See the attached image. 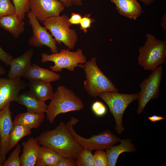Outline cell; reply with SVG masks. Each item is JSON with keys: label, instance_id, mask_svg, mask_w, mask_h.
<instances>
[{"label": "cell", "instance_id": "e575fe53", "mask_svg": "<svg viewBox=\"0 0 166 166\" xmlns=\"http://www.w3.org/2000/svg\"><path fill=\"white\" fill-rule=\"evenodd\" d=\"M82 18L81 14L73 12L72 13L71 17L69 18V21L72 25H78L80 24Z\"/></svg>", "mask_w": 166, "mask_h": 166}, {"label": "cell", "instance_id": "ac0fdd59", "mask_svg": "<svg viewBox=\"0 0 166 166\" xmlns=\"http://www.w3.org/2000/svg\"><path fill=\"white\" fill-rule=\"evenodd\" d=\"M120 142L121 144L119 145L112 146L106 150L107 166H115L117 159L121 153L126 152H134L136 151V148L131 140L123 139Z\"/></svg>", "mask_w": 166, "mask_h": 166}, {"label": "cell", "instance_id": "52a82bcc", "mask_svg": "<svg viewBox=\"0 0 166 166\" xmlns=\"http://www.w3.org/2000/svg\"><path fill=\"white\" fill-rule=\"evenodd\" d=\"M98 96L109 107L115 120L114 129L119 134L124 130L122 125L124 113L128 105L137 99V93L123 94L118 92H105L99 94Z\"/></svg>", "mask_w": 166, "mask_h": 166}, {"label": "cell", "instance_id": "277c9868", "mask_svg": "<svg viewBox=\"0 0 166 166\" xmlns=\"http://www.w3.org/2000/svg\"><path fill=\"white\" fill-rule=\"evenodd\" d=\"M83 65L86 77L84 87L89 96L96 97L102 92H118L110 80L98 66L96 57L92 58Z\"/></svg>", "mask_w": 166, "mask_h": 166}, {"label": "cell", "instance_id": "484cf974", "mask_svg": "<svg viewBox=\"0 0 166 166\" xmlns=\"http://www.w3.org/2000/svg\"><path fill=\"white\" fill-rule=\"evenodd\" d=\"M15 6L16 14L22 20L25 18V14L29 11L30 0H12Z\"/></svg>", "mask_w": 166, "mask_h": 166}, {"label": "cell", "instance_id": "4fadbf2b", "mask_svg": "<svg viewBox=\"0 0 166 166\" xmlns=\"http://www.w3.org/2000/svg\"><path fill=\"white\" fill-rule=\"evenodd\" d=\"M10 103L8 104L0 110V136L2 142L1 155L4 162L6 160L7 154L10 151L9 136L13 126L12 112L10 109Z\"/></svg>", "mask_w": 166, "mask_h": 166}, {"label": "cell", "instance_id": "3957f363", "mask_svg": "<svg viewBox=\"0 0 166 166\" xmlns=\"http://www.w3.org/2000/svg\"><path fill=\"white\" fill-rule=\"evenodd\" d=\"M144 45L139 48L138 64L146 70H153L165 62L166 41L157 39L151 34H146Z\"/></svg>", "mask_w": 166, "mask_h": 166}, {"label": "cell", "instance_id": "74e56055", "mask_svg": "<svg viewBox=\"0 0 166 166\" xmlns=\"http://www.w3.org/2000/svg\"><path fill=\"white\" fill-rule=\"evenodd\" d=\"M2 148V142L1 138L0 136V166H3L4 161L3 160L1 155V151Z\"/></svg>", "mask_w": 166, "mask_h": 166}, {"label": "cell", "instance_id": "9c48e42d", "mask_svg": "<svg viewBox=\"0 0 166 166\" xmlns=\"http://www.w3.org/2000/svg\"><path fill=\"white\" fill-rule=\"evenodd\" d=\"M163 68L159 66L152 71L149 77L140 83V90L137 93L138 114L142 113L148 102L157 98L160 94V85L163 76Z\"/></svg>", "mask_w": 166, "mask_h": 166}, {"label": "cell", "instance_id": "ba28073f", "mask_svg": "<svg viewBox=\"0 0 166 166\" xmlns=\"http://www.w3.org/2000/svg\"><path fill=\"white\" fill-rule=\"evenodd\" d=\"M66 14L49 18L43 22L44 27L49 30L59 44L63 43L69 49H73L77 41L78 37L74 29L70 28L72 24Z\"/></svg>", "mask_w": 166, "mask_h": 166}, {"label": "cell", "instance_id": "1f68e13d", "mask_svg": "<svg viewBox=\"0 0 166 166\" xmlns=\"http://www.w3.org/2000/svg\"><path fill=\"white\" fill-rule=\"evenodd\" d=\"M12 56L5 51L0 45V60L2 61L6 66H9Z\"/></svg>", "mask_w": 166, "mask_h": 166}, {"label": "cell", "instance_id": "ffe728a7", "mask_svg": "<svg viewBox=\"0 0 166 166\" xmlns=\"http://www.w3.org/2000/svg\"><path fill=\"white\" fill-rule=\"evenodd\" d=\"M25 24L16 14L0 18V27L9 32L16 38L24 32Z\"/></svg>", "mask_w": 166, "mask_h": 166}, {"label": "cell", "instance_id": "603a6c76", "mask_svg": "<svg viewBox=\"0 0 166 166\" xmlns=\"http://www.w3.org/2000/svg\"><path fill=\"white\" fill-rule=\"evenodd\" d=\"M45 117L44 113H33L27 111L19 113L15 116L13 125L20 124L27 126L31 129L38 128Z\"/></svg>", "mask_w": 166, "mask_h": 166}, {"label": "cell", "instance_id": "cb8c5ba5", "mask_svg": "<svg viewBox=\"0 0 166 166\" xmlns=\"http://www.w3.org/2000/svg\"><path fill=\"white\" fill-rule=\"evenodd\" d=\"M31 129L30 127L24 125H13L9 138L8 144L10 151L13 147L17 145L21 139L31 133Z\"/></svg>", "mask_w": 166, "mask_h": 166}, {"label": "cell", "instance_id": "2e32d148", "mask_svg": "<svg viewBox=\"0 0 166 166\" xmlns=\"http://www.w3.org/2000/svg\"><path fill=\"white\" fill-rule=\"evenodd\" d=\"M22 77L29 81L37 80L49 82L58 81L61 77L59 74L42 68L35 63L31 64Z\"/></svg>", "mask_w": 166, "mask_h": 166}, {"label": "cell", "instance_id": "f35d334b", "mask_svg": "<svg viewBox=\"0 0 166 166\" xmlns=\"http://www.w3.org/2000/svg\"><path fill=\"white\" fill-rule=\"evenodd\" d=\"M144 4L149 5L152 3L155 0H139Z\"/></svg>", "mask_w": 166, "mask_h": 166}, {"label": "cell", "instance_id": "8992f818", "mask_svg": "<svg viewBox=\"0 0 166 166\" xmlns=\"http://www.w3.org/2000/svg\"><path fill=\"white\" fill-rule=\"evenodd\" d=\"M41 56L42 62H54V65L49 68L51 71L56 72L61 71L64 69L73 71L77 67L83 68V65L87 61L86 57L81 49H77L75 51H70L68 49H61L59 52L51 54L43 53Z\"/></svg>", "mask_w": 166, "mask_h": 166}, {"label": "cell", "instance_id": "83f0119b", "mask_svg": "<svg viewBox=\"0 0 166 166\" xmlns=\"http://www.w3.org/2000/svg\"><path fill=\"white\" fill-rule=\"evenodd\" d=\"M15 14V6L10 0H0V18Z\"/></svg>", "mask_w": 166, "mask_h": 166}, {"label": "cell", "instance_id": "836d02e7", "mask_svg": "<svg viewBox=\"0 0 166 166\" xmlns=\"http://www.w3.org/2000/svg\"><path fill=\"white\" fill-rule=\"evenodd\" d=\"M61 2L65 7H69L73 5L81 6L83 0H57Z\"/></svg>", "mask_w": 166, "mask_h": 166}, {"label": "cell", "instance_id": "6da1fadb", "mask_svg": "<svg viewBox=\"0 0 166 166\" xmlns=\"http://www.w3.org/2000/svg\"><path fill=\"white\" fill-rule=\"evenodd\" d=\"M39 144L55 150L64 157L75 161L82 148L75 140L66 124L61 121L52 130H46L37 137Z\"/></svg>", "mask_w": 166, "mask_h": 166}, {"label": "cell", "instance_id": "7402d4cb", "mask_svg": "<svg viewBox=\"0 0 166 166\" xmlns=\"http://www.w3.org/2000/svg\"><path fill=\"white\" fill-rule=\"evenodd\" d=\"M63 157L59 153L49 148L40 146L38 149L36 166H56Z\"/></svg>", "mask_w": 166, "mask_h": 166}, {"label": "cell", "instance_id": "d4e9b609", "mask_svg": "<svg viewBox=\"0 0 166 166\" xmlns=\"http://www.w3.org/2000/svg\"><path fill=\"white\" fill-rule=\"evenodd\" d=\"M91 151L82 149L78 154L75 162L77 166H95Z\"/></svg>", "mask_w": 166, "mask_h": 166}, {"label": "cell", "instance_id": "4dcf8cb0", "mask_svg": "<svg viewBox=\"0 0 166 166\" xmlns=\"http://www.w3.org/2000/svg\"><path fill=\"white\" fill-rule=\"evenodd\" d=\"M90 14H86L82 18L80 22V28L81 30L84 31L85 33L88 31L87 29L90 28L91 24L95 22L94 19L90 17Z\"/></svg>", "mask_w": 166, "mask_h": 166}, {"label": "cell", "instance_id": "7a4b0ae2", "mask_svg": "<svg viewBox=\"0 0 166 166\" xmlns=\"http://www.w3.org/2000/svg\"><path fill=\"white\" fill-rule=\"evenodd\" d=\"M46 113V119L51 124L61 113L80 111L84 108L81 99L71 90L63 85L58 86L50 99Z\"/></svg>", "mask_w": 166, "mask_h": 166}, {"label": "cell", "instance_id": "d590c367", "mask_svg": "<svg viewBox=\"0 0 166 166\" xmlns=\"http://www.w3.org/2000/svg\"><path fill=\"white\" fill-rule=\"evenodd\" d=\"M148 119L151 121L152 122H155L159 121L164 120L165 118L163 117H162L158 116L156 115H153L152 116L149 117Z\"/></svg>", "mask_w": 166, "mask_h": 166}, {"label": "cell", "instance_id": "e0dca14e", "mask_svg": "<svg viewBox=\"0 0 166 166\" xmlns=\"http://www.w3.org/2000/svg\"><path fill=\"white\" fill-rule=\"evenodd\" d=\"M121 15L136 20L143 11L137 0H110Z\"/></svg>", "mask_w": 166, "mask_h": 166}, {"label": "cell", "instance_id": "7c38bea8", "mask_svg": "<svg viewBox=\"0 0 166 166\" xmlns=\"http://www.w3.org/2000/svg\"><path fill=\"white\" fill-rule=\"evenodd\" d=\"M26 86L21 77L0 78V110L9 103L16 101L20 92Z\"/></svg>", "mask_w": 166, "mask_h": 166}, {"label": "cell", "instance_id": "8d00e7d4", "mask_svg": "<svg viewBox=\"0 0 166 166\" xmlns=\"http://www.w3.org/2000/svg\"><path fill=\"white\" fill-rule=\"evenodd\" d=\"M166 13H165L163 16L161 22V25L163 28L164 30L166 29Z\"/></svg>", "mask_w": 166, "mask_h": 166}, {"label": "cell", "instance_id": "d6986e66", "mask_svg": "<svg viewBox=\"0 0 166 166\" xmlns=\"http://www.w3.org/2000/svg\"><path fill=\"white\" fill-rule=\"evenodd\" d=\"M16 102L25 106L29 112L45 113L47 110L45 102L39 100L29 91L19 93Z\"/></svg>", "mask_w": 166, "mask_h": 166}, {"label": "cell", "instance_id": "ab89813d", "mask_svg": "<svg viewBox=\"0 0 166 166\" xmlns=\"http://www.w3.org/2000/svg\"><path fill=\"white\" fill-rule=\"evenodd\" d=\"M6 70L1 65L0 63V75L4 74Z\"/></svg>", "mask_w": 166, "mask_h": 166}, {"label": "cell", "instance_id": "44dd1931", "mask_svg": "<svg viewBox=\"0 0 166 166\" xmlns=\"http://www.w3.org/2000/svg\"><path fill=\"white\" fill-rule=\"evenodd\" d=\"M29 81V91L38 99L44 102L51 99L54 92L50 82L37 80Z\"/></svg>", "mask_w": 166, "mask_h": 166}, {"label": "cell", "instance_id": "f1b7e54d", "mask_svg": "<svg viewBox=\"0 0 166 166\" xmlns=\"http://www.w3.org/2000/svg\"><path fill=\"white\" fill-rule=\"evenodd\" d=\"M95 166H107V158L105 152L103 150H96L93 154Z\"/></svg>", "mask_w": 166, "mask_h": 166}, {"label": "cell", "instance_id": "5bb4252c", "mask_svg": "<svg viewBox=\"0 0 166 166\" xmlns=\"http://www.w3.org/2000/svg\"><path fill=\"white\" fill-rule=\"evenodd\" d=\"M34 52L33 49H30L21 55L12 59L7 74L8 78L13 79L22 76L31 64Z\"/></svg>", "mask_w": 166, "mask_h": 166}, {"label": "cell", "instance_id": "8fae6325", "mask_svg": "<svg viewBox=\"0 0 166 166\" xmlns=\"http://www.w3.org/2000/svg\"><path fill=\"white\" fill-rule=\"evenodd\" d=\"M29 5L30 11L41 22L49 18L60 16L65 7L57 0H30Z\"/></svg>", "mask_w": 166, "mask_h": 166}, {"label": "cell", "instance_id": "d6a6232c", "mask_svg": "<svg viewBox=\"0 0 166 166\" xmlns=\"http://www.w3.org/2000/svg\"><path fill=\"white\" fill-rule=\"evenodd\" d=\"M56 166H77L75 161L63 157L57 164Z\"/></svg>", "mask_w": 166, "mask_h": 166}, {"label": "cell", "instance_id": "5b68a950", "mask_svg": "<svg viewBox=\"0 0 166 166\" xmlns=\"http://www.w3.org/2000/svg\"><path fill=\"white\" fill-rule=\"evenodd\" d=\"M79 121L78 119L72 117L65 124L75 140L82 148H86L91 151L106 150L120 142L121 140L109 130H105L98 135H93L89 138L82 137L76 132L73 128Z\"/></svg>", "mask_w": 166, "mask_h": 166}, {"label": "cell", "instance_id": "30bf717a", "mask_svg": "<svg viewBox=\"0 0 166 166\" xmlns=\"http://www.w3.org/2000/svg\"><path fill=\"white\" fill-rule=\"evenodd\" d=\"M28 22L31 25L32 35L28 41L31 46L41 47L43 45L49 47L52 53L59 52L57 46V42L53 36L48 32L47 29L41 26L36 17L31 11L27 14Z\"/></svg>", "mask_w": 166, "mask_h": 166}, {"label": "cell", "instance_id": "9a60e30c", "mask_svg": "<svg viewBox=\"0 0 166 166\" xmlns=\"http://www.w3.org/2000/svg\"><path fill=\"white\" fill-rule=\"evenodd\" d=\"M22 153L20 156L21 166H36L40 144L37 139L30 137L22 143Z\"/></svg>", "mask_w": 166, "mask_h": 166}, {"label": "cell", "instance_id": "60d3db41", "mask_svg": "<svg viewBox=\"0 0 166 166\" xmlns=\"http://www.w3.org/2000/svg\"></svg>", "mask_w": 166, "mask_h": 166}, {"label": "cell", "instance_id": "4316f807", "mask_svg": "<svg viewBox=\"0 0 166 166\" xmlns=\"http://www.w3.org/2000/svg\"><path fill=\"white\" fill-rule=\"evenodd\" d=\"M21 151V145L20 144L16 145L8 159L5 161L3 166H21L19 154Z\"/></svg>", "mask_w": 166, "mask_h": 166}, {"label": "cell", "instance_id": "f546056e", "mask_svg": "<svg viewBox=\"0 0 166 166\" xmlns=\"http://www.w3.org/2000/svg\"><path fill=\"white\" fill-rule=\"evenodd\" d=\"M92 109L97 116L101 117L105 114L107 109L105 105L101 102L96 101L92 106Z\"/></svg>", "mask_w": 166, "mask_h": 166}]
</instances>
